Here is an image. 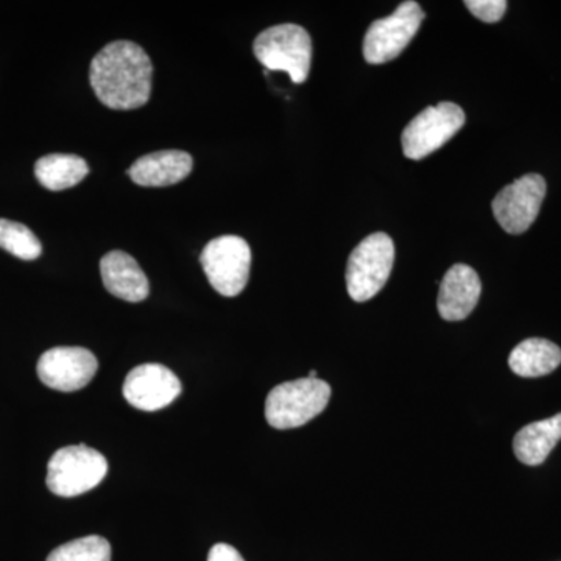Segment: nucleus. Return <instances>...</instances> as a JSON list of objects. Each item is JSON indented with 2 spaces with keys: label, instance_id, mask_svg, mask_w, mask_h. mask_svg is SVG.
I'll use <instances>...</instances> for the list:
<instances>
[{
  "label": "nucleus",
  "instance_id": "9",
  "mask_svg": "<svg viewBox=\"0 0 561 561\" xmlns=\"http://www.w3.org/2000/svg\"><path fill=\"white\" fill-rule=\"evenodd\" d=\"M546 195V181L538 173H529L505 186L493 201L497 224L508 234H523L540 214Z\"/></svg>",
  "mask_w": 561,
  "mask_h": 561
},
{
  "label": "nucleus",
  "instance_id": "10",
  "mask_svg": "<svg viewBox=\"0 0 561 561\" xmlns=\"http://www.w3.org/2000/svg\"><path fill=\"white\" fill-rule=\"evenodd\" d=\"M38 376L49 389L77 391L84 389L99 370V360L92 351L81 346H57L39 357Z\"/></svg>",
  "mask_w": 561,
  "mask_h": 561
},
{
  "label": "nucleus",
  "instance_id": "19",
  "mask_svg": "<svg viewBox=\"0 0 561 561\" xmlns=\"http://www.w3.org/2000/svg\"><path fill=\"white\" fill-rule=\"evenodd\" d=\"M46 561H111V545L99 535H90L58 546Z\"/></svg>",
  "mask_w": 561,
  "mask_h": 561
},
{
  "label": "nucleus",
  "instance_id": "5",
  "mask_svg": "<svg viewBox=\"0 0 561 561\" xmlns=\"http://www.w3.org/2000/svg\"><path fill=\"white\" fill-rule=\"evenodd\" d=\"M394 262V245L386 232L368 236L350 254L346 289L354 301L364 302L382 290Z\"/></svg>",
  "mask_w": 561,
  "mask_h": 561
},
{
  "label": "nucleus",
  "instance_id": "4",
  "mask_svg": "<svg viewBox=\"0 0 561 561\" xmlns=\"http://www.w3.org/2000/svg\"><path fill=\"white\" fill-rule=\"evenodd\" d=\"M108 474V461L87 445L66 446L47 465V486L61 497H76L101 485Z\"/></svg>",
  "mask_w": 561,
  "mask_h": 561
},
{
  "label": "nucleus",
  "instance_id": "7",
  "mask_svg": "<svg viewBox=\"0 0 561 561\" xmlns=\"http://www.w3.org/2000/svg\"><path fill=\"white\" fill-rule=\"evenodd\" d=\"M465 125V113L451 102L421 111L402 131V151L409 160L420 161L442 149Z\"/></svg>",
  "mask_w": 561,
  "mask_h": 561
},
{
  "label": "nucleus",
  "instance_id": "2",
  "mask_svg": "<svg viewBox=\"0 0 561 561\" xmlns=\"http://www.w3.org/2000/svg\"><path fill=\"white\" fill-rule=\"evenodd\" d=\"M330 400V383L319 378L283 382L268 393L265 419L275 430H295L319 416Z\"/></svg>",
  "mask_w": 561,
  "mask_h": 561
},
{
  "label": "nucleus",
  "instance_id": "8",
  "mask_svg": "<svg viewBox=\"0 0 561 561\" xmlns=\"http://www.w3.org/2000/svg\"><path fill=\"white\" fill-rule=\"evenodd\" d=\"M419 2H402L391 16L373 22L364 38V57L370 65H383L400 57L423 24Z\"/></svg>",
  "mask_w": 561,
  "mask_h": 561
},
{
  "label": "nucleus",
  "instance_id": "1",
  "mask_svg": "<svg viewBox=\"0 0 561 561\" xmlns=\"http://www.w3.org/2000/svg\"><path fill=\"white\" fill-rule=\"evenodd\" d=\"M153 66L142 47L114 41L91 61L90 80L99 101L111 110H138L150 101Z\"/></svg>",
  "mask_w": 561,
  "mask_h": 561
},
{
  "label": "nucleus",
  "instance_id": "15",
  "mask_svg": "<svg viewBox=\"0 0 561 561\" xmlns=\"http://www.w3.org/2000/svg\"><path fill=\"white\" fill-rule=\"evenodd\" d=\"M561 440V413L552 419L527 424L513 440V451L519 461L537 467L548 459L549 454Z\"/></svg>",
  "mask_w": 561,
  "mask_h": 561
},
{
  "label": "nucleus",
  "instance_id": "18",
  "mask_svg": "<svg viewBox=\"0 0 561 561\" xmlns=\"http://www.w3.org/2000/svg\"><path fill=\"white\" fill-rule=\"evenodd\" d=\"M0 249L24 261L41 256L43 247L31 228L18 221L0 219Z\"/></svg>",
  "mask_w": 561,
  "mask_h": 561
},
{
  "label": "nucleus",
  "instance_id": "14",
  "mask_svg": "<svg viewBox=\"0 0 561 561\" xmlns=\"http://www.w3.org/2000/svg\"><path fill=\"white\" fill-rule=\"evenodd\" d=\"M192 165L194 161L186 151L161 150L144 154L133 162L128 175L139 186L165 187L187 179Z\"/></svg>",
  "mask_w": 561,
  "mask_h": 561
},
{
  "label": "nucleus",
  "instance_id": "11",
  "mask_svg": "<svg viewBox=\"0 0 561 561\" xmlns=\"http://www.w3.org/2000/svg\"><path fill=\"white\" fill-rule=\"evenodd\" d=\"M125 400L144 412H157L172 404L181 393L179 376L161 364L133 368L124 382Z\"/></svg>",
  "mask_w": 561,
  "mask_h": 561
},
{
  "label": "nucleus",
  "instance_id": "21",
  "mask_svg": "<svg viewBox=\"0 0 561 561\" xmlns=\"http://www.w3.org/2000/svg\"><path fill=\"white\" fill-rule=\"evenodd\" d=\"M208 561H245L238 549L232 548L230 545L219 542L213 546L209 551Z\"/></svg>",
  "mask_w": 561,
  "mask_h": 561
},
{
  "label": "nucleus",
  "instance_id": "6",
  "mask_svg": "<svg viewBox=\"0 0 561 561\" xmlns=\"http://www.w3.org/2000/svg\"><path fill=\"white\" fill-rule=\"evenodd\" d=\"M202 267L210 286L224 297H238L250 278L251 250L239 236H220L202 251Z\"/></svg>",
  "mask_w": 561,
  "mask_h": 561
},
{
  "label": "nucleus",
  "instance_id": "20",
  "mask_svg": "<svg viewBox=\"0 0 561 561\" xmlns=\"http://www.w3.org/2000/svg\"><path fill=\"white\" fill-rule=\"evenodd\" d=\"M465 5L478 20L489 24L501 21L507 10L505 0H467Z\"/></svg>",
  "mask_w": 561,
  "mask_h": 561
},
{
  "label": "nucleus",
  "instance_id": "12",
  "mask_svg": "<svg viewBox=\"0 0 561 561\" xmlns=\"http://www.w3.org/2000/svg\"><path fill=\"white\" fill-rule=\"evenodd\" d=\"M482 284L470 265L456 264L446 272L438 291V312L446 321L467 319L481 298Z\"/></svg>",
  "mask_w": 561,
  "mask_h": 561
},
{
  "label": "nucleus",
  "instance_id": "17",
  "mask_svg": "<svg viewBox=\"0 0 561 561\" xmlns=\"http://www.w3.org/2000/svg\"><path fill=\"white\" fill-rule=\"evenodd\" d=\"M90 173L88 162L77 154L54 153L39 158L35 175L46 190L58 192L77 186Z\"/></svg>",
  "mask_w": 561,
  "mask_h": 561
},
{
  "label": "nucleus",
  "instance_id": "22",
  "mask_svg": "<svg viewBox=\"0 0 561 561\" xmlns=\"http://www.w3.org/2000/svg\"><path fill=\"white\" fill-rule=\"evenodd\" d=\"M308 378L317 379V371H316V370H312L311 373H309Z\"/></svg>",
  "mask_w": 561,
  "mask_h": 561
},
{
  "label": "nucleus",
  "instance_id": "16",
  "mask_svg": "<svg viewBox=\"0 0 561 561\" xmlns=\"http://www.w3.org/2000/svg\"><path fill=\"white\" fill-rule=\"evenodd\" d=\"M561 364V350L546 339H527L512 351L508 365L523 378L551 375Z\"/></svg>",
  "mask_w": 561,
  "mask_h": 561
},
{
  "label": "nucleus",
  "instance_id": "13",
  "mask_svg": "<svg viewBox=\"0 0 561 561\" xmlns=\"http://www.w3.org/2000/svg\"><path fill=\"white\" fill-rule=\"evenodd\" d=\"M106 290L121 300L140 302L149 297L150 284L138 262L125 251H110L101 261Z\"/></svg>",
  "mask_w": 561,
  "mask_h": 561
},
{
  "label": "nucleus",
  "instance_id": "3",
  "mask_svg": "<svg viewBox=\"0 0 561 561\" xmlns=\"http://www.w3.org/2000/svg\"><path fill=\"white\" fill-rule=\"evenodd\" d=\"M253 50L262 66L289 73L294 83H305L311 72L312 39L300 25L280 24L261 32Z\"/></svg>",
  "mask_w": 561,
  "mask_h": 561
}]
</instances>
